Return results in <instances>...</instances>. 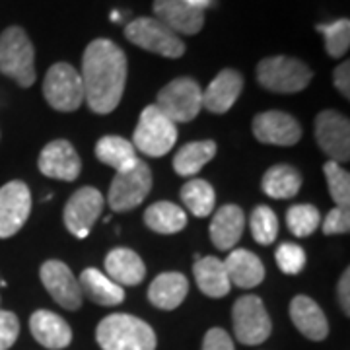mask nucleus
<instances>
[{
  "label": "nucleus",
  "instance_id": "1",
  "mask_svg": "<svg viewBox=\"0 0 350 350\" xmlns=\"http://www.w3.org/2000/svg\"><path fill=\"white\" fill-rule=\"evenodd\" d=\"M80 78L92 111L100 115L115 111L126 84L125 51L109 39H94L84 51Z\"/></svg>",
  "mask_w": 350,
  "mask_h": 350
},
{
  "label": "nucleus",
  "instance_id": "2",
  "mask_svg": "<svg viewBox=\"0 0 350 350\" xmlns=\"http://www.w3.org/2000/svg\"><path fill=\"white\" fill-rule=\"evenodd\" d=\"M103 350H156V333L146 321L129 313L107 315L96 331Z\"/></svg>",
  "mask_w": 350,
  "mask_h": 350
},
{
  "label": "nucleus",
  "instance_id": "3",
  "mask_svg": "<svg viewBox=\"0 0 350 350\" xmlns=\"http://www.w3.org/2000/svg\"><path fill=\"white\" fill-rule=\"evenodd\" d=\"M0 72L22 88L36 82V49L18 25L6 27L0 36Z\"/></svg>",
  "mask_w": 350,
  "mask_h": 350
},
{
  "label": "nucleus",
  "instance_id": "4",
  "mask_svg": "<svg viewBox=\"0 0 350 350\" xmlns=\"http://www.w3.org/2000/svg\"><path fill=\"white\" fill-rule=\"evenodd\" d=\"M312 70L292 57H269L257 64V80L265 90L275 94H296L310 86Z\"/></svg>",
  "mask_w": 350,
  "mask_h": 350
},
{
  "label": "nucleus",
  "instance_id": "5",
  "mask_svg": "<svg viewBox=\"0 0 350 350\" xmlns=\"http://www.w3.org/2000/svg\"><path fill=\"white\" fill-rule=\"evenodd\" d=\"M177 140V126L163 115L156 105H148L140 119L133 137V146L140 154L150 158H162L172 152Z\"/></svg>",
  "mask_w": 350,
  "mask_h": 350
},
{
  "label": "nucleus",
  "instance_id": "6",
  "mask_svg": "<svg viewBox=\"0 0 350 350\" xmlns=\"http://www.w3.org/2000/svg\"><path fill=\"white\" fill-rule=\"evenodd\" d=\"M202 90L199 82L181 76L163 86L156 98V107L172 121V123H189L202 109Z\"/></svg>",
  "mask_w": 350,
  "mask_h": 350
},
{
  "label": "nucleus",
  "instance_id": "7",
  "mask_svg": "<svg viewBox=\"0 0 350 350\" xmlns=\"http://www.w3.org/2000/svg\"><path fill=\"white\" fill-rule=\"evenodd\" d=\"M43 98L57 111H76L84 101V84L75 66L53 64L43 80Z\"/></svg>",
  "mask_w": 350,
  "mask_h": 350
},
{
  "label": "nucleus",
  "instance_id": "8",
  "mask_svg": "<svg viewBox=\"0 0 350 350\" xmlns=\"http://www.w3.org/2000/svg\"><path fill=\"white\" fill-rule=\"evenodd\" d=\"M125 38L137 47L162 55L167 59H179L185 53V43L170 27L156 18H137L125 27Z\"/></svg>",
  "mask_w": 350,
  "mask_h": 350
},
{
  "label": "nucleus",
  "instance_id": "9",
  "mask_svg": "<svg viewBox=\"0 0 350 350\" xmlns=\"http://www.w3.org/2000/svg\"><path fill=\"white\" fill-rule=\"evenodd\" d=\"M234 333L241 345L255 347L271 337L273 323L259 296H241L232 308Z\"/></svg>",
  "mask_w": 350,
  "mask_h": 350
},
{
  "label": "nucleus",
  "instance_id": "10",
  "mask_svg": "<svg viewBox=\"0 0 350 350\" xmlns=\"http://www.w3.org/2000/svg\"><path fill=\"white\" fill-rule=\"evenodd\" d=\"M152 189V172L150 167L142 160H138L131 170L119 172L113 177L109 187V206L115 213H126L137 208L142 200L148 197Z\"/></svg>",
  "mask_w": 350,
  "mask_h": 350
},
{
  "label": "nucleus",
  "instance_id": "11",
  "mask_svg": "<svg viewBox=\"0 0 350 350\" xmlns=\"http://www.w3.org/2000/svg\"><path fill=\"white\" fill-rule=\"evenodd\" d=\"M105 199L96 187H82L76 191L64 206L63 220L66 230L78 239H84L101 216Z\"/></svg>",
  "mask_w": 350,
  "mask_h": 350
},
{
  "label": "nucleus",
  "instance_id": "12",
  "mask_svg": "<svg viewBox=\"0 0 350 350\" xmlns=\"http://www.w3.org/2000/svg\"><path fill=\"white\" fill-rule=\"evenodd\" d=\"M315 138L331 162L350 160V123L345 115L325 109L315 119Z\"/></svg>",
  "mask_w": 350,
  "mask_h": 350
},
{
  "label": "nucleus",
  "instance_id": "13",
  "mask_svg": "<svg viewBox=\"0 0 350 350\" xmlns=\"http://www.w3.org/2000/svg\"><path fill=\"white\" fill-rule=\"evenodd\" d=\"M31 213V193L24 181L0 187V239L16 236Z\"/></svg>",
  "mask_w": 350,
  "mask_h": 350
},
{
  "label": "nucleus",
  "instance_id": "14",
  "mask_svg": "<svg viewBox=\"0 0 350 350\" xmlns=\"http://www.w3.org/2000/svg\"><path fill=\"white\" fill-rule=\"evenodd\" d=\"M41 282L45 290L53 296V300L64 310L75 312L82 306L84 296L78 284V278L72 275V271L63 261H45L41 265Z\"/></svg>",
  "mask_w": 350,
  "mask_h": 350
},
{
  "label": "nucleus",
  "instance_id": "15",
  "mask_svg": "<svg viewBox=\"0 0 350 350\" xmlns=\"http://www.w3.org/2000/svg\"><path fill=\"white\" fill-rule=\"evenodd\" d=\"M253 135L262 144L294 146L301 138V126L288 113L265 111L253 119Z\"/></svg>",
  "mask_w": 350,
  "mask_h": 350
},
{
  "label": "nucleus",
  "instance_id": "16",
  "mask_svg": "<svg viewBox=\"0 0 350 350\" xmlns=\"http://www.w3.org/2000/svg\"><path fill=\"white\" fill-rule=\"evenodd\" d=\"M38 165L39 172L45 177L61 179V181H75L82 170L78 152L68 140H63V138L53 140L41 150Z\"/></svg>",
  "mask_w": 350,
  "mask_h": 350
},
{
  "label": "nucleus",
  "instance_id": "17",
  "mask_svg": "<svg viewBox=\"0 0 350 350\" xmlns=\"http://www.w3.org/2000/svg\"><path fill=\"white\" fill-rule=\"evenodd\" d=\"M154 14L175 36H195L204 25V10L191 6L187 0H154Z\"/></svg>",
  "mask_w": 350,
  "mask_h": 350
},
{
  "label": "nucleus",
  "instance_id": "18",
  "mask_svg": "<svg viewBox=\"0 0 350 350\" xmlns=\"http://www.w3.org/2000/svg\"><path fill=\"white\" fill-rule=\"evenodd\" d=\"M241 90H243V76L234 68H224L202 92V98H200L202 107L216 115L228 113L238 101Z\"/></svg>",
  "mask_w": 350,
  "mask_h": 350
},
{
  "label": "nucleus",
  "instance_id": "19",
  "mask_svg": "<svg viewBox=\"0 0 350 350\" xmlns=\"http://www.w3.org/2000/svg\"><path fill=\"white\" fill-rule=\"evenodd\" d=\"M31 335L45 349L61 350L72 342V329L61 315L49 310H38L29 317Z\"/></svg>",
  "mask_w": 350,
  "mask_h": 350
},
{
  "label": "nucleus",
  "instance_id": "20",
  "mask_svg": "<svg viewBox=\"0 0 350 350\" xmlns=\"http://www.w3.org/2000/svg\"><path fill=\"white\" fill-rule=\"evenodd\" d=\"M290 319L301 335L310 340H323L329 335L325 313L308 296H296L290 301Z\"/></svg>",
  "mask_w": 350,
  "mask_h": 350
},
{
  "label": "nucleus",
  "instance_id": "21",
  "mask_svg": "<svg viewBox=\"0 0 350 350\" xmlns=\"http://www.w3.org/2000/svg\"><path fill=\"white\" fill-rule=\"evenodd\" d=\"M245 228V214L238 204H224L213 216L211 239L218 250H234Z\"/></svg>",
  "mask_w": 350,
  "mask_h": 350
},
{
  "label": "nucleus",
  "instance_id": "22",
  "mask_svg": "<svg viewBox=\"0 0 350 350\" xmlns=\"http://www.w3.org/2000/svg\"><path fill=\"white\" fill-rule=\"evenodd\" d=\"M105 271L115 284L119 286H137L144 280L146 267L144 261L133 250L117 247L105 257Z\"/></svg>",
  "mask_w": 350,
  "mask_h": 350
},
{
  "label": "nucleus",
  "instance_id": "23",
  "mask_svg": "<svg viewBox=\"0 0 350 350\" xmlns=\"http://www.w3.org/2000/svg\"><path fill=\"white\" fill-rule=\"evenodd\" d=\"M230 284L239 288L259 286L265 278V265L261 259L247 250H234L224 261Z\"/></svg>",
  "mask_w": 350,
  "mask_h": 350
},
{
  "label": "nucleus",
  "instance_id": "24",
  "mask_svg": "<svg viewBox=\"0 0 350 350\" xmlns=\"http://www.w3.org/2000/svg\"><path fill=\"white\" fill-rule=\"evenodd\" d=\"M189 282L181 273H162L152 280L148 288V298L152 306L163 312H172L179 308L187 298Z\"/></svg>",
  "mask_w": 350,
  "mask_h": 350
},
{
  "label": "nucleus",
  "instance_id": "25",
  "mask_svg": "<svg viewBox=\"0 0 350 350\" xmlns=\"http://www.w3.org/2000/svg\"><path fill=\"white\" fill-rule=\"evenodd\" d=\"M78 284L82 290V296L90 298L98 306L109 308V306H119L125 300V290L98 269H86L78 278Z\"/></svg>",
  "mask_w": 350,
  "mask_h": 350
},
{
  "label": "nucleus",
  "instance_id": "26",
  "mask_svg": "<svg viewBox=\"0 0 350 350\" xmlns=\"http://www.w3.org/2000/svg\"><path fill=\"white\" fill-rule=\"evenodd\" d=\"M193 275L200 292L208 298H222L230 292L232 284L226 273L224 261H220L218 257H199L193 267Z\"/></svg>",
  "mask_w": 350,
  "mask_h": 350
},
{
  "label": "nucleus",
  "instance_id": "27",
  "mask_svg": "<svg viewBox=\"0 0 350 350\" xmlns=\"http://www.w3.org/2000/svg\"><path fill=\"white\" fill-rule=\"evenodd\" d=\"M96 156L101 163L113 167L117 174L131 170L140 160L137 158V150L133 142H129L123 137H115V135L100 138V142L96 144Z\"/></svg>",
  "mask_w": 350,
  "mask_h": 350
},
{
  "label": "nucleus",
  "instance_id": "28",
  "mask_svg": "<svg viewBox=\"0 0 350 350\" xmlns=\"http://www.w3.org/2000/svg\"><path fill=\"white\" fill-rule=\"evenodd\" d=\"M144 222L152 232L170 236V234L181 232L187 226V214L183 213L181 206H177L174 202L160 200V202H154L146 208Z\"/></svg>",
  "mask_w": 350,
  "mask_h": 350
},
{
  "label": "nucleus",
  "instance_id": "29",
  "mask_svg": "<svg viewBox=\"0 0 350 350\" xmlns=\"http://www.w3.org/2000/svg\"><path fill=\"white\" fill-rule=\"evenodd\" d=\"M261 185L271 199H292L300 191L301 177L292 165L278 163L262 175Z\"/></svg>",
  "mask_w": 350,
  "mask_h": 350
},
{
  "label": "nucleus",
  "instance_id": "30",
  "mask_svg": "<svg viewBox=\"0 0 350 350\" xmlns=\"http://www.w3.org/2000/svg\"><path fill=\"white\" fill-rule=\"evenodd\" d=\"M216 154V142L213 140H197V142H189L181 150L175 154L174 170L177 175L191 177V175L199 174L202 165L211 162Z\"/></svg>",
  "mask_w": 350,
  "mask_h": 350
},
{
  "label": "nucleus",
  "instance_id": "31",
  "mask_svg": "<svg viewBox=\"0 0 350 350\" xmlns=\"http://www.w3.org/2000/svg\"><path fill=\"white\" fill-rule=\"evenodd\" d=\"M181 200L187 206L191 214L204 218L213 214L216 206V195L213 185L204 179H191L181 187Z\"/></svg>",
  "mask_w": 350,
  "mask_h": 350
},
{
  "label": "nucleus",
  "instance_id": "32",
  "mask_svg": "<svg viewBox=\"0 0 350 350\" xmlns=\"http://www.w3.org/2000/svg\"><path fill=\"white\" fill-rule=\"evenodd\" d=\"M286 224L294 236L308 238L319 228L321 216L313 204H294L286 213Z\"/></svg>",
  "mask_w": 350,
  "mask_h": 350
},
{
  "label": "nucleus",
  "instance_id": "33",
  "mask_svg": "<svg viewBox=\"0 0 350 350\" xmlns=\"http://www.w3.org/2000/svg\"><path fill=\"white\" fill-rule=\"evenodd\" d=\"M317 31L325 38V51L333 59H340L349 53L350 47V22L347 18L337 20L333 24L317 25Z\"/></svg>",
  "mask_w": 350,
  "mask_h": 350
},
{
  "label": "nucleus",
  "instance_id": "34",
  "mask_svg": "<svg viewBox=\"0 0 350 350\" xmlns=\"http://www.w3.org/2000/svg\"><path fill=\"white\" fill-rule=\"evenodd\" d=\"M323 174H325L329 193L333 200L337 202V206L349 208L350 204V175L347 170H342V165L337 162H327L323 165Z\"/></svg>",
  "mask_w": 350,
  "mask_h": 350
},
{
  "label": "nucleus",
  "instance_id": "35",
  "mask_svg": "<svg viewBox=\"0 0 350 350\" xmlns=\"http://www.w3.org/2000/svg\"><path fill=\"white\" fill-rule=\"evenodd\" d=\"M251 232L257 243L261 245H269L273 243L278 236V218L276 214L269 208V206H257L251 213Z\"/></svg>",
  "mask_w": 350,
  "mask_h": 350
},
{
  "label": "nucleus",
  "instance_id": "36",
  "mask_svg": "<svg viewBox=\"0 0 350 350\" xmlns=\"http://www.w3.org/2000/svg\"><path fill=\"white\" fill-rule=\"evenodd\" d=\"M275 257L284 275H298L306 267V253L296 243H280Z\"/></svg>",
  "mask_w": 350,
  "mask_h": 350
},
{
  "label": "nucleus",
  "instance_id": "37",
  "mask_svg": "<svg viewBox=\"0 0 350 350\" xmlns=\"http://www.w3.org/2000/svg\"><path fill=\"white\" fill-rule=\"evenodd\" d=\"M321 228L325 236H335V234H349L350 230V214L349 208L335 206L331 213L321 220Z\"/></svg>",
  "mask_w": 350,
  "mask_h": 350
},
{
  "label": "nucleus",
  "instance_id": "38",
  "mask_svg": "<svg viewBox=\"0 0 350 350\" xmlns=\"http://www.w3.org/2000/svg\"><path fill=\"white\" fill-rule=\"evenodd\" d=\"M20 335V321L16 313L0 310V350H8Z\"/></svg>",
  "mask_w": 350,
  "mask_h": 350
},
{
  "label": "nucleus",
  "instance_id": "39",
  "mask_svg": "<svg viewBox=\"0 0 350 350\" xmlns=\"http://www.w3.org/2000/svg\"><path fill=\"white\" fill-rule=\"evenodd\" d=\"M202 350H234L232 337L220 327L208 329V333L204 335L202 340Z\"/></svg>",
  "mask_w": 350,
  "mask_h": 350
},
{
  "label": "nucleus",
  "instance_id": "40",
  "mask_svg": "<svg viewBox=\"0 0 350 350\" xmlns=\"http://www.w3.org/2000/svg\"><path fill=\"white\" fill-rule=\"evenodd\" d=\"M333 80H335V88L345 96V100L350 98V63L345 61L342 64H338L333 72Z\"/></svg>",
  "mask_w": 350,
  "mask_h": 350
},
{
  "label": "nucleus",
  "instance_id": "41",
  "mask_svg": "<svg viewBox=\"0 0 350 350\" xmlns=\"http://www.w3.org/2000/svg\"><path fill=\"white\" fill-rule=\"evenodd\" d=\"M338 304L342 312L350 315V271L347 269L338 280Z\"/></svg>",
  "mask_w": 350,
  "mask_h": 350
},
{
  "label": "nucleus",
  "instance_id": "42",
  "mask_svg": "<svg viewBox=\"0 0 350 350\" xmlns=\"http://www.w3.org/2000/svg\"><path fill=\"white\" fill-rule=\"evenodd\" d=\"M191 6H195V8H200V10H204L206 6H211L213 4V0H187Z\"/></svg>",
  "mask_w": 350,
  "mask_h": 350
}]
</instances>
